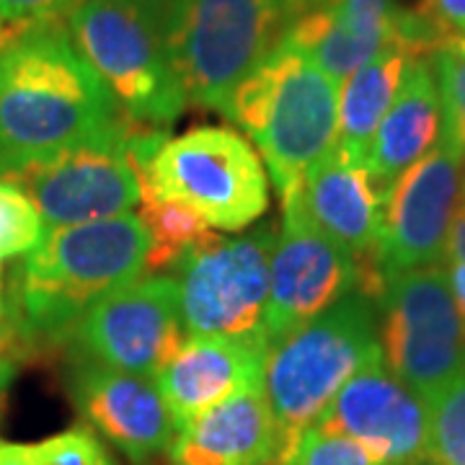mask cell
Instances as JSON below:
<instances>
[{
    "mask_svg": "<svg viewBox=\"0 0 465 465\" xmlns=\"http://www.w3.org/2000/svg\"><path fill=\"white\" fill-rule=\"evenodd\" d=\"M39 465H116L101 440L85 427H73L34 445Z\"/></svg>",
    "mask_w": 465,
    "mask_h": 465,
    "instance_id": "cell-27",
    "label": "cell"
},
{
    "mask_svg": "<svg viewBox=\"0 0 465 465\" xmlns=\"http://www.w3.org/2000/svg\"><path fill=\"white\" fill-rule=\"evenodd\" d=\"M382 362L432 403L465 370V323L442 266L393 277L381 292Z\"/></svg>",
    "mask_w": 465,
    "mask_h": 465,
    "instance_id": "cell-9",
    "label": "cell"
},
{
    "mask_svg": "<svg viewBox=\"0 0 465 465\" xmlns=\"http://www.w3.org/2000/svg\"><path fill=\"white\" fill-rule=\"evenodd\" d=\"M316 427L357 440L381 465H421L430 448V403L385 367L381 351L349 378Z\"/></svg>",
    "mask_w": 465,
    "mask_h": 465,
    "instance_id": "cell-14",
    "label": "cell"
},
{
    "mask_svg": "<svg viewBox=\"0 0 465 465\" xmlns=\"http://www.w3.org/2000/svg\"><path fill=\"white\" fill-rule=\"evenodd\" d=\"M463 183V153L442 133L434 150L403 171L385 192L381 235L372 253V280L378 292L399 274L445 262Z\"/></svg>",
    "mask_w": 465,
    "mask_h": 465,
    "instance_id": "cell-11",
    "label": "cell"
},
{
    "mask_svg": "<svg viewBox=\"0 0 465 465\" xmlns=\"http://www.w3.org/2000/svg\"><path fill=\"white\" fill-rule=\"evenodd\" d=\"M430 65L442 104V133L465 158V52L445 45L430 54Z\"/></svg>",
    "mask_w": 465,
    "mask_h": 465,
    "instance_id": "cell-24",
    "label": "cell"
},
{
    "mask_svg": "<svg viewBox=\"0 0 465 465\" xmlns=\"http://www.w3.org/2000/svg\"><path fill=\"white\" fill-rule=\"evenodd\" d=\"M362 264L298 215H282L269 269L266 349L351 292H362Z\"/></svg>",
    "mask_w": 465,
    "mask_h": 465,
    "instance_id": "cell-13",
    "label": "cell"
},
{
    "mask_svg": "<svg viewBox=\"0 0 465 465\" xmlns=\"http://www.w3.org/2000/svg\"><path fill=\"white\" fill-rule=\"evenodd\" d=\"M450 47H455V50L465 52V39H458V42H450Z\"/></svg>",
    "mask_w": 465,
    "mask_h": 465,
    "instance_id": "cell-38",
    "label": "cell"
},
{
    "mask_svg": "<svg viewBox=\"0 0 465 465\" xmlns=\"http://www.w3.org/2000/svg\"><path fill=\"white\" fill-rule=\"evenodd\" d=\"M414 57H409L399 47L381 52L370 63L354 70L339 91L336 106V145L349 161L365 166L367 153L372 145V137L381 127L382 116L388 114L391 104L399 94L406 65Z\"/></svg>",
    "mask_w": 465,
    "mask_h": 465,
    "instance_id": "cell-21",
    "label": "cell"
},
{
    "mask_svg": "<svg viewBox=\"0 0 465 465\" xmlns=\"http://www.w3.org/2000/svg\"><path fill=\"white\" fill-rule=\"evenodd\" d=\"M432 465H465V370L430 403Z\"/></svg>",
    "mask_w": 465,
    "mask_h": 465,
    "instance_id": "cell-23",
    "label": "cell"
},
{
    "mask_svg": "<svg viewBox=\"0 0 465 465\" xmlns=\"http://www.w3.org/2000/svg\"><path fill=\"white\" fill-rule=\"evenodd\" d=\"M450 282V292H452V300H455V308L463 318L465 323V264H458V262H448V269H445Z\"/></svg>",
    "mask_w": 465,
    "mask_h": 465,
    "instance_id": "cell-32",
    "label": "cell"
},
{
    "mask_svg": "<svg viewBox=\"0 0 465 465\" xmlns=\"http://www.w3.org/2000/svg\"><path fill=\"white\" fill-rule=\"evenodd\" d=\"M183 339L176 280L143 274L88 308L67 344L78 360L155 378Z\"/></svg>",
    "mask_w": 465,
    "mask_h": 465,
    "instance_id": "cell-12",
    "label": "cell"
},
{
    "mask_svg": "<svg viewBox=\"0 0 465 465\" xmlns=\"http://www.w3.org/2000/svg\"><path fill=\"white\" fill-rule=\"evenodd\" d=\"M336 106L339 84L282 39L235 88L231 122L259 148L280 200L295 194L308 171L333 150Z\"/></svg>",
    "mask_w": 465,
    "mask_h": 465,
    "instance_id": "cell-3",
    "label": "cell"
},
{
    "mask_svg": "<svg viewBox=\"0 0 465 465\" xmlns=\"http://www.w3.org/2000/svg\"><path fill=\"white\" fill-rule=\"evenodd\" d=\"M8 381H11V365L8 362H0V401H3V393L8 388Z\"/></svg>",
    "mask_w": 465,
    "mask_h": 465,
    "instance_id": "cell-34",
    "label": "cell"
},
{
    "mask_svg": "<svg viewBox=\"0 0 465 465\" xmlns=\"http://www.w3.org/2000/svg\"><path fill=\"white\" fill-rule=\"evenodd\" d=\"M8 336H11V329H8V323H5V321H0V349L8 344Z\"/></svg>",
    "mask_w": 465,
    "mask_h": 465,
    "instance_id": "cell-37",
    "label": "cell"
},
{
    "mask_svg": "<svg viewBox=\"0 0 465 465\" xmlns=\"http://www.w3.org/2000/svg\"><path fill=\"white\" fill-rule=\"evenodd\" d=\"M442 137V104L430 57L406 65L399 94L372 137L365 166L382 194Z\"/></svg>",
    "mask_w": 465,
    "mask_h": 465,
    "instance_id": "cell-20",
    "label": "cell"
},
{
    "mask_svg": "<svg viewBox=\"0 0 465 465\" xmlns=\"http://www.w3.org/2000/svg\"><path fill=\"white\" fill-rule=\"evenodd\" d=\"M277 228L223 238L189 251L176 264L179 313L186 336L249 341L266 351L262 323Z\"/></svg>",
    "mask_w": 465,
    "mask_h": 465,
    "instance_id": "cell-8",
    "label": "cell"
},
{
    "mask_svg": "<svg viewBox=\"0 0 465 465\" xmlns=\"http://www.w3.org/2000/svg\"><path fill=\"white\" fill-rule=\"evenodd\" d=\"M284 8H287V14H290V21L295 16H300L302 11H308V8H313V5H318L321 0H282ZM290 26V24H287Z\"/></svg>",
    "mask_w": 465,
    "mask_h": 465,
    "instance_id": "cell-33",
    "label": "cell"
},
{
    "mask_svg": "<svg viewBox=\"0 0 465 465\" xmlns=\"http://www.w3.org/2000/svg\"><path fill=\"white\" fill-rule=\"evenodd\" d=\"M67 32L127 122L166 130L183 114L186 94L153 0H81Z\"/></svg>",
    "mask_w": 465,
    "mask_h": 465,
    "instance_id": "cell-6",
    "label": "cell"
},
{
    "mask_svg": "<svg viewBox=\"0 0 465 465\" xmlns=\"http://www.w3.org/2000/svg\"><path fill=\"white\" fill-rule=\"evenodd\" d=\"M0 321L8 323V316H5V295H3V256H0ZM11 329V326H8Z\"/></svg>",
    "mask_w": 465,
    "mask_h": 465,
    "instance_id": "cell-35",
    "label": "cell"
},
{
    "mask_svg": "<svg viewBox=\"0 0 465 465\" xmlns=\"http://www.w3.org/2000/svg\"><path fill=\"white\" fill-rule=\"evenodd\" d=\"M70 396L85 421L134 463L168 452L179 432L158 385L145 375L78 360Z\"/></svg>",
    "mask_w": 465,
    "mask_h": 465,
    "instance_id": "cell-17",
    "label": "cell"
},
{
    "mask_svg": "<svg viewBox=\"0 0 465 465\" xmlns=\"http://www.w3.org/2000/svg\"><path fill=\"white\" fill-rule=\"evenodd\" d=\"M143 200L192 207L217 231H243L266 213V168L243 134L228 127H194L171 137L150 161Z\"/></svg>",
    "mask_w": 465,
    "mask_h": 465,
    "instance_id": "cell-7",
    "label": "cell"
},
{
    "mask_svg": "<svg viewBox=\"0 0 465 465\" xmlns=\"http://www.w3.org/2000/svg\"><path fill=\"white\" fill-rule=\"evenodd\" d=\"M445 262H458V264H465V183H463L460 202H458V213H455L452 228H450Z\"/></svg>",
    "mask_w": 465,
    "mask_h": 465,
    "instance_id": "cell-30",
    "label": "cell"
},
{
    "mask_svg": "<svg viewBox=\"0 0 465 465\" xmlns=\"http://www.w3.org/2000/svg\"><path fill=\"white\" fill-rule=\"evenodd\" d=\"M168 455L173 465H274L280 430L262 385L183 424Z\"/></svg>",
    "mask_w": 465,
    "mask_h": 465,
    "instance_id": "cell-19",
    "label": "cell"
},
{
    "mask_svg": "<svg viewBox=\"0 0 465 465\" xmlns=\"http://www.w3.org/2000/svg\"><path fill=\"white\" fill-rule=\"evenodd\" d=\"M282 42L305 52L331 81L344 84L391 47L416 60L414 11L401 8L399 0H321L290 21Z\"/></svg>",
    "mask_w": 465,
    "mask_h": 465,
    "instance_id": "cell-15",
    "label": "cell"
},
{
    "mask_svg": "<svg viewBox=\"0 0 465 465\" xmlns=\"http://www.w3.org/2000/svg\"><path fill=\"white\" fill-rule=\"evenodd\" d=\"M264 357V349L249 341L186 336L153 381L182 430L217 403L262 385Z\"/></svg>",
    "mask_w": 465,
    "mask_h": 465,
    "instance_id": "cell-18",
    "label": "cell"
},
{
    "mask_svg": "<svg viewBox=\"0 0 465 465\" xmlns=\"http://www.w3.org/2000/svg\"><path fill=\"white\" fill-rule=\"evenodd\" d=\"M45 232L47 225L34 202L14 183L0 182V256H26Z\"/></svg>",
    "mask_w": 465,
    "mask_h": 465,
    "instance_id": "cell-25",
    "label": "cell"
},
{
    "mask_svg": "<svg viewBox=\"0 0 465 465\" xmlns=\"http://www.w3.org/2000/svg\"><path fill=\"white\" fill-rule=\"evenodd\" d=\"M140 220L148 231V259H145V274H155L158 269H171L182 262L189 251L200 249L210 243L215 235V228L202 220L192 207L173 200L143 202Z\"/></svg>",
    "mask_w": 465,
    "mask_h": 465,
    "instance_id": "cell-22",
    "label": "cell"
},
{
    "mask_svg": "<svg viewBox=\"0 0 465 465\" xmlns=\"http://www.w3.org/2000/svg\"><path fill=\"white\" fill-rule=\"evenodd\" d=\"M280 465H381V460L347 434L311 427Z\"/></svg>",
    "mask_w": 465,
    "mask_h": 465,
    "instance_id": "cell-26",
    "label": "cell"
},
{
    "mask_svg": "<svg viewBox=\"0 0 465 465\" xmlns=\"http://www.w3.org/2000/svg\"><path fill=\"white\" fill-rule=\"evenodd\" d=\"M14 29H11V26H5V24H3V21H0V50H3V47H5V42H8V39H11V36H14Z\"/></svg>",
    "mask_w": 465,
    "mask_h": 465,
    "instance_id": "cell-36",
    "label": "cell"
},
{
    "mask_svg": "<svg viewBox=\"0 0 465 465\" xmlns=\"http://www.w3.org/2000/svg\"><path fill=\"white\" fill-rule=\"evenodd\" d=\"M130 133L133 122H124L101 137L26 161L0 182L18 186L47 228L127 215L143 200Z\"/></svg>",
    "mask_w": 465,
    "mask_h": 465,
    "instance_id": "cell-10",
    "label": "cell"
},
{
    "mask_svg": "<svg viewBox=\"0 0 465 465\" xmlns=\"http://www.w3.org/2000/svg\"><path fill=\"white\" fill-rule=\"evenodd\" d=\"M124 122L65 21L18 29L0 50V179Z\"/></svg>",
    "mask_w": 465,
    "mask_h": 465,
    "instance_id": "cell-1",
    "label": "cell"
},
{
    "mask_svg": "<svg viewBox=\"0 0 465 465\" xmlns=\"http://www.w3.org/2000/svg\"><path fill=\"white\" fill-rule=\"evenodd\" d=\"M381 354L378 318L365 292H351L266 349L262 391L280 430V465L302 432L347 385L351 375Z\"/></svg>",
    "mask_w": 465,
    "mask_h": 465,
    "instance_id": "cell-4",
    "label": "cell"
},
{
    "mask_svg": "<svg viewBox=\"0 0 465 465\" xmlns=\"http://www.w3.org/2000/svg\"><path fill=\"white\" fill-rule=\"evenodd\" d=\"M81 0H0V21L14 32L67 18Z\"/></svg>",
    "mask_w": 465,
    "mask_h": 465,
    "instance_id": "cell-28",
    "label": "cell"
},
{
    "mask_svg": "<svg viewBox=\"0 0 465 465\" xmlns=\"http://www.w3.org/2000/svg\"><path fill=\"white\" fill-rule=\"evenodd\" d=\"M0 465H39L34 455V445L3 442L0 440Z\"/></svg>",
    "mask_w": 465,
    "mask_h": 465,
    "instance_id": "cell-31",
    "label": "cell"
},
{
    "mask_svg": "<svg viewBox=\"0 0 465 465\" xmlns=\"http://www.w3.org/2000/svg\"><path fill=\"white\" fill-rule=\"evenodd\" d=\"M414 11L437 32L442 47L465 39V0H421Z\"/></svg>",
    "mask_w": 465,
    "mask_h": 465,
    "instance_id": "cell-29",
    "label": "cell"
},
{
    "mask_svg": "<svg viewBox=\"0 0 465 465\" xmlns=\"http://www.w3.org/2000/svg\"><path fill=\"white\" fill-rule=\"evenodd\" d=\"M382 194L362 163L333 148L308 171L295 194L282 200V215H298L313 231L349 251L362 264V292L378 298L372 280V253L382 220Z\"/></svg>",
    "mask_w": 465,
    "mask_h": 465,
    "instance_id": "cell-16",
    "label": "cell"
},
{
    "mask_svg": "<svg viewBox=\"0 0 465 465\" xmlns=\"http://www.w3.org/2000/svg\"><path fill=\"white\" fill-rule=\"evenodd\" d=\"M148 231L140 215L47 228L18 264L5 316L29 344H67L101 298L145 274Z\"/></svg>",
    "mask_w": 465,
    "mask_h": 465,
    "instance_id": "cell-2",
    "label": "cell"
},
{
    "mask_svg": "<svg viewBox=\"0 0 465 465\" xmlns=\"http://www.w3.org/2000/svg\"><path fill=\"white\" fill-rule=\"evenodd\" d=\"M186 101L231 119L235 88L277 47L282 0H153Z\"/></svg>",
    "mask_w": 465,
    "mask_h": 465,
    "instance_id": "cell-5",
    "label": "cell"
}]
</instances>
